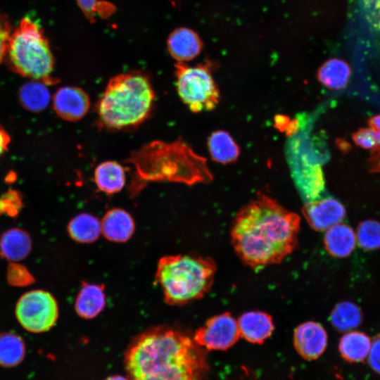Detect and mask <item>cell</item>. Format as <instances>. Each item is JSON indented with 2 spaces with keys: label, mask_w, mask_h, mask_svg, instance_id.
I'll list each match as a JSON object with an SVG mask.
<instances>
[{
  "label": "cell",
  "mask_w": 380,
  "mask_h": 380,
  "mask_svg": "<svg viewBox=\"0 0 380 380\" xmlns=\"http://www.w3.org/2000/svg\"><path fill=\"white\" fill-rule=\"evenodd\" d=\"M370 346V338L365 333L348 331L341 338L338 349L346 360L350 362H359L367 357Z\"/></svg>",
  "instance_id": "7402d4cb"
},
{
  "label": "cell",
  "mask_w": 380,
  "mask_h": 380,
  "mask_svg": "<svg viewBox=\"0 0 380 380\" xmlns=\"http://www.w3.org/2000/svg\"><path fill=\"white\" fill-rule=\"evenodd\" d=\"M368 125L376 138L378 147H380V114L370 118Z\"/></svg>",
  "instance_id": "836d02e7"
},
{
  "label": "cell",
  "mask_w": 380,
  "mask_h": 380,
  "mask_svg": "<svg viewBox=\"0 0 380 380\" xmlns=\"http://www.w3.org/2000/svg\"><path fill=\"white\" fill-rule=\"evenodd\" d=\"M53 108L56 113L68 121H77L84 118L90 108L88 94L77 87L59 88L53 97Z\"/></svg>",
  "instance_id": "8fae6325"
},
{
  "label": "cell",
  "mask_w": 380,
  "mask_h": 380,
  "mask_svg": "<svg viewBox=\"0 0 380 380\" xmlns=\"http://www.w3.org/2000/svg\"><path fill=\"white\" fill-rule=\"evenodd\" d=\"M208 148L212 159L222 164L234 162L240 153L237 144L224 130H217L210 134L208 140Z\"/></svg>",
  "instance_id": "44dd1931"
},
{
  "label": "cell",
  "mask_w": 380,
  "mask_h": 380,
  "mask_svg": "<svg viewBox=\"0 0 380 380\" xmlns=\"http://www.w3.org/2000/svg\"><path fill=\"white\" fill-rule=\"evenodd\" d=\"M6 56L11 69L22 76L51 83L54 58L39 23L23 18L11 32Z\"/></svg>",
  "instance_id": "8992f818"
},
{
  "label": "cell",
  "mask_w": 380,
  "mask_h": 380,
  "mask_svg": "<svg viewBox=\"0 0 380 380\" xmlns=\"http://www.w3.org/2000/svg\"><path fill=\"white\" fill-rule=\"evenodd\" d=\"M25 346L18 335L6 332L0 334V365L11 367L18 365L24 358Z\"/></svg>",
  "instance_id": "d4e9b609"
},
{
  "label": "cell",
  "mask_w": 380,
  "mask_h": 380,
  "mask_svg": "<svg viewBox=\"0 0 380 380\" xmlns=\"http://www.w3.org/2000/svg\"><path fill=\"white\" fill-rule=\"evenodd\" d=\"M68 231L75 241L82 243L94 241L101 232V224L94 216L83 213L75 216L68 224Z\"/></svg>",
  "instance_id": "cb8c5ba5"
},
{
  "label": "cell",
  "mask_w": 380,
  "mask_h": 380,
  "mask_svg": "<svg viewBox=\"0 0 380 380\" xmlns=\"http://www.w3.org/2000/svg\"><path fill=\"white\" fill-rule=\"evenodd\" d=\"M326 231L324 241L329 253L336 258H345L353 252L356 236L352 228L338 223Z\"/></svg>",
  "instance_id": "2e32d148"
},
{
  "label": "cell",
  "mask_w": 380,
  "mask_h": 380,
  "mask_svg": "<svg viewBox=\"0 0 380 380\" xmlns=\"http://www.w3.org/2000/svg\"><path fill=\"white\" fill-rule=\"evenodd\" d=\"M10 141L9 135L0 125V157L6 151Z\"/></svg>",
  "instance_id": "e575fe53"
},
{
  "label": "cell",
  "mask_w": 380,
  "mask_h": 380,
  "mask_svg": "<svg viewBox=\"0 0 380 380\" xmlns=\"http://www.w3.org/2000/svg\"><path fill=\"white\" fill-rule=\"evenodd\" d=\"M294 346L305 359L315 360L325 350L327 334L319 324L309 321L300 324L294 331Z\"/></svg>",
  "instance_id": "7c38bea8"
},
{
  "label": "cell",
  "mask_w": 380,
  "mask_h": 380,
  "mask_svg": "<svg viewBox=\"0 0 380 380\" xmlns=\"http://www.w3.org/2000/svg\"><path fill=\"white\" fill-rule=\"evenodd\" d=\"M300 225L299 215L260 194L234 219L232 243L246 265L262 268L280 262L293 251Z\"/></svg>",
  "instance_id": "6da1fadb"
},
{
  "label": "cell",
  "mask_w": 380,
  "mask_h": 380,
  "mask_svg": "<svg viewBox=\"0 0 380 380\" xmlns=\"http://www.w3.org/2000/svg\"><path fill=\"white\" fill-rule=\"evenodd\" d=\"M101 232L110 241L124 242L127 241L134 230V222L131 215L120 208L108 210L101 222Z\"/></svg>",
  "instance_id": "9a60e30c"
},
{
  "label": "cell",
  "mask_w": 380,
  "mask_h": 380,
  "mask_svg": "<svg viewBox=\"0 0 380 380\" xmlns=\"http://www.w3.org/2000/svg\"><path fill=\"white\" fill-rule=\"evenodd\" d=\"M106 305L103 287L97 284H84L75 301V310L84 318H93Z\"/></svg>",
  "instance_id": "ffe728a7"
},
{
  "label": "cell",
  "mask_w": 380,
  "mask_h": 380,
  "mask_svg": "<svg viewBox=\"0 0 380 380\" xmlns=\"http://www.w3.org/2000/svg\"><path fill=\"white\" fill-rule=\"evenodd\" d=\"M355 144L365 149H376L378 147L376 138L372 130L362 127L357 130L352 136Z\"/></svg>",
  "instance_id": "f546056e"
},
{
  "label": "cell",
  "mask_w": 380,
  "mask_h": 380,
  "mask_svg": "<svg viewBox=\"0 0 380 380\" xmlns=\"http://www.w3.org/2000/svg\"><path fill=\"white\" fill-rule=\"evenodd\" d=\"M94 181L100 191L107 194L117 193L125 184L124 167L115 161L103 162L95 169Z\"/></svg>",
  "instance_id": "d6986e66"
},
{
  "label": "cell",
  "mask_w": 380,
  "mask_h": 380,
  "mask_svg": "<svg viewBox=\"0 0 380 380\" xmlns=\"http://www.w3.org/2000/svg\"><path fill=\"white\" fill-rule=\"evenodd\" d=\"M155 93L149 80L138 72L122 73L111 78L96 104L101 127L129 129L150 115Z\"/></svg>",
  "instance_id": "277c9868"
},
{
  "label": "cell",
  "mask_w": 380,
  "mask_h": 380,
  "mask_svg": "<svg viewBox=\"0 0 380 380\" xmlns=\"http://www.w3.org/2000/svg\"><path fill=\"white\" fill-rule=\"evenodd\" d=\"M79 6L89 20L96 16L108 17L114 11V6L104 1L76 0Z\"/></svg>",
  "instance_id": "83f0119b"
},
{
  "label": "cell",
  "mask_w": 380,
  "mask_h": 380,
  "mask_svg": "<svg viewBox=\"0 0 380 380\" xmlns=\"http://www.w3.org/2000/svg\"><path fill=\"white\" fill-rule=\"evenodd\" d=\"M15 315L27 331L44 332L55 324L58 316V304L55 298L47 291H30L18 300Z\"/></svg>",
  "instance_id": "ba28073f"
},
{
  "label": "cell",
  "mask_w": 380,
  "mask_h": 380,
  "mask_svg": "<svg viewBox=\"0 0 380 380\" xmlns=\"http://www.w3.org/2000/svg\"><path fill=\"white\" fill-rule=\"evenodd\" d=\"M18 95L23 107L34 113L44 110L48 106L51 99L46 83L39 80L24 84L20 87Z\"/></svg>",
  "instance_id": "603a6c76"
},
{
  "label": "cell",
  "mask_w": 380,
  "mask_h": 380,
  "mask_svg": "<svg viewBox=\"0 0 380 380\" xmlns=\"http://www.w3.org/2000/svg\"><path fill=\"white\" fill-rule=\"evenodd\" d=\"M129 380H204L205 349L177 329L157 327L137 336L125 353Z\"/></svg>",
  "instance_id": "7a4b0ae2"
},
{
  "label": "cell",
  "mask_w": 380,
  "mask_h": 380,
  "mask_svg": "<svg viewBox=\"0 0 380 380\" xmlns=\"http://www.w3.org/2000/svg\"><path fill=\"white\" fill-rule=\"evenodd\" d=\"M240 336L238 323L229 312L209 319L194 333L193 339L207 350H226L232 346Z\"/></svg>",
  "instance_id": "9c48e42d"
},
{
  "label": "cell",
  "mask_w": 380,
  "mask_h": 380,
  "mask_svg": "<svg viewBox=\"0 0 380 380\" xmlns=\"http://www.w3.org/2000/svg\"><path fill=\"white\" fill-rule=\"evenodd\" d=\"M303 213L312 229L324 231L341 223L345 217L346 210L336 199L326 197L305 203Z\"/></svg>",
  "instance_id": "30bf717a"
},
{
  "label": "cell",
  "mask_w": 380,
  "mask_h": 380,
  "mask_svg": "<svg viewBox=\"0 0 380 380\" xmlns=\"http://www.w3.org/2000/svg\"><path fill=\"white\" fill-rule=\"evenodd\" d=\"M8 278L9 281L15 285L30 284L32 280L31 275L26 269L19 265H11L8 269Z\"/></svg>",
  "instance_id": "1f68e13d"
},
{
  "label": "cell",
  "mask_w": 380,
  "mask_h": 380,
  "mask_svg": "<svg viewBox=\"0 0 380 380\" xmlns=\"http://www.w3.org/2000/svg\"><path fill=\"white\" fill-rule=\"evenodd\" d=\"M167 47L170 55L177 62L184 63L194 59L201 53L203 43L194 31L180 27L170 34Z\"/></svg>",
  "instance_id": "4fadbf2b"
},
{
  "label": "cell",
  "mask_w": 380,
  "mask_h": 380,
  "mask_svg": "<svg viewBox=\"0 0 380 380\" xmlns=\"http://www.w3.org/2000/svg\"><path fill=\"white\" fill-rule=\"evenodd\" d=\"M21 206L22 200L16 191H9L0 198V215H15Z\"/></svg>",
  "instance_id": "f1b7e54d"
},
{
  "label": "cell",
  "mask_w": 380,
  "mask_h": 380,
  "mask_svg": "<svg viewBox=\"0 0 380 380\" xmlns=\"http://www.w3.org/2000/svg\"><path fill=\"white\" fill-rule=\"evenodd\" d=\"M351 70L347 62L334 58L325 61L317 73L319 82L331 90H341L348 84Z\"/></svg>",
  "instance_id": "ac0fdd59"
},
{
  "label": "cell",
  "mask_w": 380,
  "mask_h": 380,
  "mask_svg": "<svg viewBox=\"0 0 380 380\" xmlns=\"http://www.w3.org/2000/svg\"><path fill=\"white\" fill-rule=\"evenodd\" d=\"M362 321L360 309L350 302H342L336 305L331 314V322L340 331H347L357 327Z\"/></svg>",
  "instance_id": "484cf974"
},
{
  "label": "cell",
  "mask_w": 380,
  "mask_h": 380,
  "mask_svg": "<svg viewBox=\"0 0 380 380\" xmlns=\"http://www.w3.org/2000/svg\"><path fill=\"white\" fill-rule=\"evenodd\" d=\"M367 357L372 369L380 374V334L375 336L372 341Z\"/></svg>",
  "instance_id": "d6a6232c"
},
{
  "label": "cell",
  "mask_w": 380,
  "mask_h": 380,
  "mask_svg": "<svg viewBox=\"0 0 380 380\" xmlns=\"http://www.w3.org/2000/svg\"><path fill=\"white\" fill-rule=\"evenodd\" d=\"M216 265L208 258L197 255H176L162 258L156 278L165 301L183 305L202 298L213 283Z\"/></svg>",
  "instance_id": "5b68a950"
},
{
  "label": "cell",
  "mask_w": 380,
  "mask_h": 380,
  "mask_svg": "<svg viewBox=\"0 0 380 380\" xmlns=\"http://www.w3.org/2000/svg\"><path fill=\"white\" fill-rule=\"evenodd\" d=\"M31 248L30 236L22 229H11L0 237V254L10 261L16 262L25 258Z\"/></svg>",
  "instance_id": "e0dca14e"
},
{
  "label": "cell",
  "mask_w": 380,
  "mask_h": 380,
  "mask_svg": "<svg viewBox=\"0 0 380 380\" xmlns=\"http://www.w3.org/2000/svg\"><path fill=\"white\" fill-rule=\"evenodd\" d=\"M210 63L189 66L183 62L175 64L176 86L179 96L193 113L213 110L220 94L211 73Z\"/></svg>",
  "instance_id": "52a82bcc"
},
{
  "label": "cell",
  "mask_w": 380,
  "mask_h": 380,
  "mask_svg": "<svg viewBox=\"0 0 380 380\" xmlns=\"http://www.w3.org/2000/svg\"><path fill=\"white\" fill-rule=\"evenodd\" d=\"M128 161L134 167L130 184L132 195L149 182L166 181L191 185L213 179L205 159L181 140L152 141L132 153Z\"/></svg>",
  "instance_id": "3957f363"
},
{
  "label": "cell",
  "mask_w": 380,
  "mask_h": 380,
  "mask_svg": "<svg viewBox=\"0 0 380 380\" xmlns=\"http://www.w3.org/2000/svg\"><path fill=\"white\" fill-rule=\"evenodd\" d=\"M105 380H129V379L127 377H123L122 376L117 375V376H109Z\"/></svg>",
  "instance_id": "8d00e7d4"
},
{
  "label": "cell",
  "mask_w": 380,
  "mask_h": 380,
  "mask_svg": "<svg viewBox=\"0 0 380 380\" xmlns=\"http://www.w3.org/2000/svg\"><path fill=\"white\" fill-rule=\"evenodd\" d=\"M237 323L240 336L253 343L264 342L274 329L271 316L261 311L245 312L239 317Z\"/></svg>",
  "instance_id": "5bb4252c"
},
{
  "label": "cell",
  "mask_w": 380,
  "mask_h": 380,
  "mask_svg": "<svg viewBox=\"0 0 380 380\" xmlns=\"http://www.w3.org/2000/svg\"><path fill=\"white\" fill-rule=\"evenodd\" d=\"M372 15L374 24L380 30V0H376Z\"/></svg>",
  "instance_id": "d590c367"
},
{
  "label": "cell",
  "mask_w": 380,
  "mask_h": 380,
  "mask_svg": "<svg viewBox=\"0 0 380 380\" xmlns=\"http://www.w3.org/2000/svg\"><path fill=\"white\" fill-rule=\"evenodd\" d=\"M355 236L358 245L365 250L380 248V223L373 220L362 222Z\"/></svg>",
  "instance_id": "4316f807"
},
{
  "label": "cell",
  "mask_w": 380,
  "mask_h": 380,
  "mask_svg": "<svg viewBox=\"0 0 380 380\" xmlns=\"http://www.w3.org/2000/svg\"><path fill=\"white\" fill-rule=\"evenodd\" d=\"M11 32L12 29L8 17L0 13V64L6 57Z\"/></svg>",
  "instance_id": "4dcf8cb0"
}]
</instances>
